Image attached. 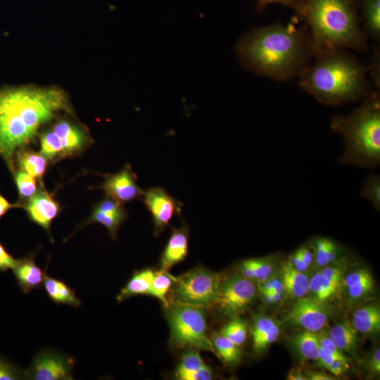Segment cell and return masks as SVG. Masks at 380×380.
Returning a JSON list of instances; mask_svg holds the SVG:
<instances>
[{
	"label": "cell",
	"instance_id": "1",
	"mask_svg": "<svg viewBox=\"0 0 380 380\" xmlns=\"http://www.w3.org/2000/svg\"><path fill=\"white\" fill-rule=\"evenodd\" d=\"M235 51L246 70L279 82L298 77L313 57L306 25L280 22L251 28L239 39Z\"/></svg>",
	"mask_w": 380,
	"mask_h": 380
},
{
	"label": "cell",
	"instance_id": "2",
	"mask_svg": "<svg viewBox=\"0 0 380 380\" xmlns=\"http://www.w3.org/2000/svg\"><path fill=\"white\" fill-rule=\"evenodd\" d=\"M68 106L65 94L57 88L0 90V156L12 173L15 172L16 152L29 145L39 128Z\"/></svg>",
	"mask_w": 380,
	"mask_h": 380
},
{
	"label": "cell",
	"instance_id": "3",
	"mask_svg": "<svg viewBox=\"0 0 380 380\" xmlns=\"http://www.w3.org/2000/svg\"><path fill=\"white\" fill-rule=\"evenodd\" d=\"M315 58L298 77V85L320 103L341 106L372 91L366 77L367 66L346 49L330 50Z\"/></svg>",
	"mask_w": 380,
	"mask_h": 380
},
{
	"label": "cell",
	"instance_id": "4",
	"mask_svg": "<svg viewBox=\"0 0 380 380\" xmlns=\"http://www.w3.org/2000/svg\"><path fill=\"white\" fill-rule=\"evenodd\" d=\"M296 13L307 27L313 58L334 49L367 50L356 0H303Z\"/></svg>",
	"mask_w": 380,
	"mask_h": 380
},
{
	"label": "cell",
	"instance_id": "5",
	"mask_svg": "<svg viewBox=\"0 0 380 380\" xmlns=\"http://www.w3.org/2000/svg\"><path fill=\"white\" fill-rule=\"evenodd\" d=\"M329 127L343 141L337 162L360 168L380 166V94L371 91L357 108L330 118Z\"/></svg>",
	"mask_w": 380,
	"mask_h": 380
},
{
	"label": "cell",
	"instance_id": "6",
	"mask_svg": "<svg viewBox=\"0 0 380 380\" xmlns=\"http://www.w3.org/2000/svg\"><path fill=\"white\" fill-rule=\"evenodd\" d=\"M165 317L170 331V344L176 348H195L213 352L210 339L207 336L205 313L202 308L170 304Z\"/></svg>",
	"mask_w": 380,
	"mask_h": 380
},
{
	"label": "cell",
	"instance_id": "7",
	"mask_svg": "<svg viewBox=\"0 0 380 380\" xmlns=\"http://www.w3.org/2000/svg\"><path fill=\"white\" fill-rule=\"evenodd\" d=\"M221 279L220 276L202 267L175 277L170 289L172 303L202 309L217 303Z\"/></svg>",
	"mask_w": 380,
	"mask_h": 380
},
{
	"label": "cell",
	"instance_id": "8",
	"mask_svg": "<svg viewBox=\"0 0 380 380\" xmlns=\"http://www.w3.org/2000/svg\"><path fill=\"white\" fill-rule=\"evenodd\" d=\"M74 363L72 357L59 351L42 350L25 370L26 379L72 380Z\"/></svg>",
	"mask_w": 380,
	"mask_h": 380
},
{
	"label": "cell",
	"instance_id": "9",
	"mask_svg": "<svg viewBox=\"0 0 380 380\" xmlns=\"http://www.w3.org/2000/svg\"><path fill=\"white\" fill-rule=\"evenodd\" d=\"M255 294V287L250 279L232 275L221 281L217 305L223 315L233 318L248 308Z\"/></svg>",
	"mask_w": 380,
	"mask_h": 380
},
{
	"label": "cell",
	"instance_id": "10",
	"mask_svg": "<svg viewBox=\"0 0 380 380\" xmlns=\"http://www.w3.org/2000/svg\"><path fill=\"white\" fill-rule=\"evenodd\" d=\"M141 199L151 213L155 236H158L169 224L175 215H180L183 203L161 186L150 187L142 192Z\"/></svg>",
	"mask_w": 380,
	"mask_h": 380
},
{
	"label": "cell",
	"instance_id": "11",
	"mask_svg": "<svg viewBox=\"0 0 380 380\" xmlns=\"http://www.w3.org/2000/svg\"><path fill=\"white\" fill-rule=\"evenodd\" d=\"M330 313L329 309L315 298L302 297L291 307L287 321L312 332L320 331L327 323Z\"/></svg>",
	"mask_w": 380,
	"mask_h": 380
},
{
	"label": "cell",
	"instance_id": "12",
	"mask_svg": "<svg viewBox=\"0 0 380 380\" xmlns=\"http://www.w3.org/2000/svg\"><path fill=\"white\" fill-rule=\"evenodd\" d=\"M137 179L132 167L126 164L117 173L106 175L103 182L95 188L102 189L106 196L125 204L141 197L143 189L138 186Z\"/></svg>",
	"mask_w": 380,
	"mask_h": 380
},
{
	"label": "cell",
	"instance_id": "13",
	"mask_svg": "<svg viewBox=\"0 0 380 380\" xmlns=\"http://www.w3.org/2000/svg\"><path fill=\"white\" fill-rule=\"evenodd\" d=\"M30 220L42 227L51 241L50 228L52 221L59 215L61 206L52 195L40 186L37 192L23 206Z\"/></svg>",
	"mask_w": 380,
	"mask_h": 380
},
{
	"label": "cell",
	"instance_id": "14",
	"mask_svg": "<svg viewBox=\"0 0 380 380\" xmlns=\"http://www.w3.org/2000/svg\"><path fill=\"white\" fill-rule=\"evenodd\" d=\"M50 128L56 137L61 149L62 158L76 155L92 143L87 132L70 120H59Z\"/></svg>",
	"mask_w": 380,
	"mask_h": 380
},
{
	"label": "cell",
	"instance_id": "15",
	"mask_svg": "<svg viewBox=\"0 0 380 380\" xmlns=\"http://www.w3.org/2000/svg\"><path fill=\"white\" fill-rule=\"evenodd\" d=\"M127 217V213L123 204L113 198L106 196L94 205L90 216L83 225L101 224L108 229L110 237L115 240L118 229Z\"/></svg>",
	"mask_w": 380,
	"mask_h": 380
},
{
	"label": "cell",
	"instance_id": "16",
	"mask_svg": "<svg viewBox=\"0 0 380 380\" xmlns=\"http://www.w3.org/2000/svg\"><path fill=\"white\" fill-rule=\"evenodd\" d=\"M172 233L160 256L161 269L168 270L183 261L188 254L189 227L182 220L179 228L172 227Z\"/></svg>",
	"mask_w": 380,
	"mask_h": 380
},
{
	"label": "cell",
	"instance_id": "17",
	"mask_svg": "<svg viewBox=\"0 0 380 380\" xmlns=\"http://www.w3.org/2000/svg\"><path fill=\"white\" fill-rule=\"evenodd\" d=\"M35 253H30L20 259L12 269L17 283L24 293H29L43 285L46 268L43 270L35 262Z\"/></svg>",
	"mask_w": 380,
	"mask_h": 380
},
{
	"label": "cell",
	"instance_id": "18",
	"mask_svg": "<svg viewBox=\"0 0 380 380\" xmlns=\"http://www.w3.org/2000/svg\"><path fill=\"white\" fill-rule=\"evenodd\" d=\"M179 380H211L212 369L201 358L198 349L190 348L182 355L175 372Z\"/></svg>",
	"mask_w": 380,
	"mask_h": 380
},
{
	"label": "cell",
	"instance_id": "19",
	"mask_svg": "<svg viewBox=\"0 0 380 380\" xmlns=\"http://www.w3.org/2000/svg\"><path fill=\"white\" fill-rule=\"evenodd\" d=\"M15 163L20 170L37 179L40 186H44L43 177L47 168L48 160L40 151L37 152L25 147L20 148L15 155Z\"/></svg>",
	"mask_w": 380,
	"mask_h": 380
},
{
	"label": "cell",
	"instance_id": "20",
	"mask_svg": "<svg viewBox=\"0 0 380 380\" xmlns=\"http://www.w3.org/2000/svg\"><path fill=\"white\" fill-rule=\"evenodd\" d=\"M43 286L47 296L56 305H68L74 308L80 307L81 300L65 281L46 274Z\"/></svg>",
	"mask_w": 380,
	"mask_h": 380
},
{
	"label": "cell",
	"instance_id": "21",
	"mask_svg": "<svg viewBox=\"0 0 380 380\" xmlns=\"http://www.w3.org/2000/svg\"><path fill=\"white\" fill-rule=\"evenodd\" d=\"M153 276L154 272L149 268L134 272L117 295L118 302H122L134 296L148 294Z\"/></svg>",
	"mask_w": 380,
	"mask_h": 380
},
{
	"label": "cell",
	"instance_id": "22",
	"mask_svg": "<svg viewBox=\"0 0 380 380\" xmlns=\"http://www.w3.org/2000/svg\"><path fill=\"white\" fill-rule=\"evenodd\" d=\"M281 281L284 292L289 296L300 298L305 296L310 290L308 276L293 268L286 261L281 268Z\"/></svg>",
	"mask_w": 380,
	"mask_h": 380
},
{
	"label": "cell",
	"instance_id": "23",
	"mask_svg": "<svg viewBox=\"0 0 380 380\" xmlns=\"http://www.w3.org/2000/svg\"><path fill=\"white\" fill-rule=\"evenodd\" d=\"M353 325L365 334H377L380 331V308L370 304L358 308L353 315Z\"/></svg>",
	"mask_w": 380,
	"mask_h": 380
},
{
	"label": "cell",
	"instance_id": "24",
	"mask_svg": "<svg viewBox=\"0 0 380 380\" xmlns=\"http://www.w3.org/2000/svg\"><path fill=\"white\" fill-rule=\"evenodd\" d=\"M362 9V30L367 38L379 42L380 0H360Z\"/></svg>",
	"mask_w": 380,
	"mask_h": 380
},
{
	"label": "cell",
	"instance_id": "25",
	"mask_svg": "<svg viewBox=\"0 0 380 380\" xmlns=\"http://www.w3.org/2000/svg\"><path fill=\"white\" fill-rule=\"evenodd\" d=\"M310 247L314 253V260L319 267H324L336 260L341 253V247L332 239L317 237L311 241Z\"/></svg>",
	"mask_w": 380,
	"mask_h": 380
},
{
	"label": "cell",
	"instance_id": "26",
	"mask_svg": "<svg viewBox=\"0 0 380 380\" xmlns=\"http://www.w3.org/2000/svg\"><path fill=\"white\" fill-rule=\"evenodd\" d=\"M328 335L340 350L350 353L355 349L356 329L349 322L336 324L330 329Z\"/></svg>",
	"mask_w": 380,
	"mask_h": 380
},
{
	"label": "cell",
	"instance_id": "27",
	"mask_svg": "<svg viewBox=\"0 0 380 380\" xmlns=\"http://www.w3.org/2000/svg\"><path fill=\"white\" fill-rule=\"evenodd\" d=\"M293 343L303 358L317 360L319 343L316 332L308 330L299 332L294 336Z\"/></svg>",
	"mask_w": 380,
	"mask_h": 380
},
{
	"label": "cell",
	"instance_id": "28",
	"mask_svg": "<svg viewBox=\"0 0 380 380\" xmlns=\"http://www.w3.org/2000/svg\"><path fill=\"white\" fill-rule=\"evenodd\" d=\"M309 284L314 298L323 303L336 293L340 286V283L327 279L320 272L310 278Z\"/></svg>",
	"mask_w": 380,
	"mask_h": 380
},
{
	"label": "cell",
	"instance_id": "29",
	"mask_svg": "<svg viewBox=\"0 0 380 380\" xmlns=\"http://www.w3.org/2000/svg\"><path fill=\"white\" fill-rule=\"evenodd\" d=\"M213 348L220 357L227 364L235 365L241 357L239 346L220 333L210 339Z\"/></svg>",
	"mask_w": 380,
	"mask_h": 380
},
{
	"label": "cell",
	"instance_id": "30",
	"mask_svg": "<svg viewBox=\"0 0 380 380\" xmlns=\"http://www.w3.org/2000/svg\"><path fill=\"white\" fill-rule=\"evenodd\" d=\"M175 277L170 274L167 270H160L154 272L153 281L149 291L150 295L158 298L167 308L170 304L167 294L170 290Z\"/></svg>",
	"mask_w": 380,
	"mask_h": 380
},
{
	"label": "cell",
	"instance_id": "31",
	"mask_svg": "<svg viewBox=\"0 0 380 380\" xmlns=\"http://www.w3.org/2000/svg\"><path fill=\"white\" fill-rule=\"evenodd\" d=\"M13 175L20 198L19 203L23 207L38 189L36 179L20 170H15Z\"/></svg>",
	"mask_w": 380,
	"mask_h": 380
},
{
	"label": "cell",
	"instance_id": "32",
	"mask_svg": "<svg viewBox=\"0 0 380 380\" xmlns=\"http://www.w3.org/2000/svg\"><path fill=\"white\" fill-rule=\"evenodd\" d=\"M247 328L248 325L244 320L235 317L219 333L239 346L246 339Z\"/></svg>",
	"mask_w": 380,
	"mask_h": 380
},
{
	"label": "cell",
	"instance_id": "33",
	"mask_svg": "<svg viewBox=\"0 0 380 380\" xmlns=\"http://www.w3.org/2000/svg\"><path fill=\"white\" fill-rule=\"evenodd\" d=\"M360 196L369 201L372 207L380 211V176L378 174H370L365 179Z\"/></svg>",
	"mask_w": 380,
	"mask_h": 380
},
{
	"label": "cell",
	"instance_id": "34",
	"mask_svg": "<svg viewBox=\"0 0 380 380\" xmlns=\"http://www.w3.org/2000/svg\"><path fill=\"white\" fill-rule=\"evenodd\" d=\"M246 260L253 271L255 279L261 282L268 279L273 272V265L268 258H250Z\"/></svg>",
	"mask_w": 380,
	"mask_h": 380
},
{
	"label": "cell",
	"instance_id": "35",
	"mask_svg": "<svg viewBox=\"0 0 380 380\" xmlns=\"http://www.w3.org/2000/svg\"><path fill=\"white\" fill-rule=\"evenodd\" d=\"M26 379L25 370L0 356V380Z\"/></svg>",
	"mask_w": 380,
	"mask_h": 380
},
{
	"label": "cell",
	"instance_id": "36",
	"mask_svg": "<svg viewBox=\"0 0 380 380\" xmlns=\"http://www.w3.org/2000/svg\"><path fill=\"white\" fill-rule=\"evenodd\" d=\"M317 335L320 347L330 354L337 357L348 368L349 360L348 357L337 348L336 344L329 336L328 334L324 331H320L317 333Z\"/></svg>",
	"mask_w": 380,
	"mask_h": 380
},
{
	"label": "cell",
	"instance_id": "37",
	"mask_svg": "<svg viewBox=\"0 0 380 380\" xmlns=\"http://www.w3.org/2000/svg\"><path fill=\"white\" fill-rule=\"evenodd\" d=\"M279 332V327L276 323L270 331L253 342L254 350L258 353L264 351L270 344L274 343L278 338Z\"/></svg>",
	"mask_w": 380,
	"mask_h": 380
},
{
	"label": "cell",
	"instance_id": "38",
	"mask_svg": "<svg viewBox=\"0 0 380 380\" xmlns=\"http://www.w3.org/2000/svg\"><path fill=\"white\" fill-rule=\"evenodd\" d=\"M276 323V321L271 317L267 316L258 317L255 320L251 332L253 342L270 331Z\"/></svg>",
	"mask_w": 380,
	"mask_h": 380
},
{
	"label": "cell",
	"instance_id": "39",
	"mask_svg": "<svg viewBox=\"0 0 380 380\" xmlns=\"http://www.w3.org/2000/svg\"><path fill=\"white\" fill-rule=\"evenodd\" d=\"M368 70L370 72V76L372 82L375 85L376 90L380 89V47L378 45H374L373 48V55L371 62L367 66Z\"/></svg>",
	"mask_w": 380,
	"mask_h": 380
},
{
	"label": "cell",
	"instance_id": "40",
	"mask_svg": "<svg viewBox=\"0 0 380 380\" xmlns=\"http://www.w3.org/2000/svg\"><path fill=\"white\" fill-rule=\"evenodd\" d=\"M370 280H373L370 273L367 270L360 269L348 274L344 283L346 287H350Z\"/></svg>",
	"mask_w": 380,
	"mask_h": 380
},
{
	"label": "cell",
	"instance_id": "41",
	"mask_svg": "<svg viewBox=\"0 0 380 380\" xmlns=\"http://www.w3.org/2000/svg\"><path fill=\"white\" fill-rule=\"evenodd\" d=\"M302 1L303 0H256V8L258 11H261L270 4H280L291 7L296 12Z\"/></svg>",
	"mask_w": 380,
	"mask_h": 380
},
{
	"label": "cell",
	"instance_id": "42",
	"mask_svg": "<svg viewBox=\"0 0 380 380\" xmlns=\"http://www.w3.org/2000/svg\"><path fill=\"white\" fill-rule=\"evenodd\" d=\"M374 281L370 280L360 284L347 287L349 296L353 298H360L366 296L373 288Z\"/></svg>",
	"mask_w": 380,
	"mask_h": 380
},
{
	"label": "cell",
	"instance_id": "43",
	"mask_svg": "<svg viewBox=\"0 0 380 380\" xmlns=\"http://www.w3.org/2000/svg\"><path fill=\"white\" fill-rule=\"evenodd\" d=\"M18 259L11 255L0 242V272H5L13 269L16 265Z\"/></svg>",
	"mask_w": 380,
	"mask_h": 380
},
{
	"label": "cell",
	"instance_id": "44",
	"mask_svg": "<svg viewBox=\"0 0 380 380\" xmlns=\"http://www.w3.org/2000/svg\"><path fill=\"white\" fill-rule=\"evenodd\" d=\"M343 265L341 262L333 266L327 265L324 267L320 272L327 279L341 283L343 276Z\"/></svg>",
	"mask_w": 380,
	"mask_h": 380
},
{
	"label": "cell",
	"instance_id": "45",
	"mask_svg": "<svg viewBox=\"0 0 380 380\" xmlns=\"http://www.w3.org/2000/svg\"><path fill=\"white\" fill-rule=\"evenodd\" d=\"M288 263L298 271L304 272L310 267L302 258L298 250L289 255Z\"/></svg>",
	"mask_w": 380,
	"mask_h": 380
},
{
	"label": "cell",
	"instance_id": "46",
	"mask_svg": "<svg viewBox=\"0 0 380 380\" xmlns=\"http://www.w3.org/2000/svg\"><path fill=\"white\" fill-rule=\"evenodd\" d=\"M367 367L369 372L374 375H379L380 373V350L376 348L369 358Z\"/></svg>",
	"mask_w": 380,
	"mask_h": 380
},
{
	"label": "cell",
	"instance_id": "47",
	"mask_svg": "<svg viewBox=\"0 0 380 380\" xmlns=\"http://www.w3.org/2000/svg\"><path fill=\"white\" fill-rule=\"evenodd\" d=\"M336 360H340L337 357L327 352L319 346V355L317 361H318L319 364L322 367L327 369L328 367Z\"/></svg>",
	"mask_w": 380,
	"mask_h": 380
},
{
	"label": "cell",
	"instance_id": "48",
	"mask_svg": "<svg viewBox=\"0 0 380 380\" xmlns=\"http://www.w3.org/2000/svg\"><path fill=\"white\" fill-rule=\"evenodd\" d=\"M348 367L340 360H334L327 369L336 377L343 375Z\"/></svg>",
	"mask_w": 380,
	"mask_h": 380
},
{
	"label": "cell",
	"instance_id": "49",
	"mask_svg": "<svg viewBox=\"0 0 380 380\" xmlns=\"http://www.w3.org/2000/svg\"><path fill=\"white\" fill-rule=\"evenodd\" d=\"M21 207L19 203H11L4 196L0 193V219L6 213L8 210L14 208Z\"/></svg>",
	"mask_w": 380,
	"mask_h": 380
},
{
	"label": "cell",
	"instance_id": "50",
	"mask_svg": "<svg viewBox=\"0 0 380 380\" xmlns=\"http://www.w3.org/2000/svg\"><path fill=\"white\" fill-rule=\"evenodd\" d=\"M306 376L310 380H334L336 376H331L323 372H308L306 373Z\"/></svg>",
	"mask_w": 380,
	"mask_h": 380
},
{
	"label": "cell",
	"instance_id": "51",
	"mask_svg": "<svg viewBox=\"0 0 380 380\" xmlns=\"http://www.w3.org/2000/svg\"><path fill=\"white\" fill-rule=\"evenodd\" d=\"M289 380H308L306 375L302 374L300 369H292L287 375Z\"/></svg>",
	"mask_w": 380,
	"mask_h": 380
},
{
	"label": "cell",
	"instance_id": "52",
	"mask_svg": "<svg viewBox=\"0 0 380 380\" xmlns=\"http://www.w3.org/2000/svg\"><path fill=\"white\" fill-rule=\"evenodd\" d=\"M272 298V303H278L282 300L281 294L270 291Z\"/></svg>",
	"mask_w": 380,
	"mask_h": 380
}]
</instances>
